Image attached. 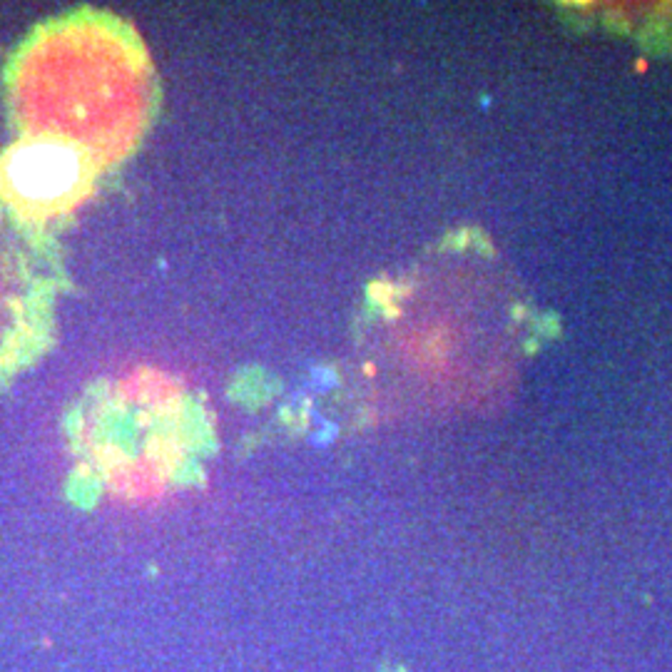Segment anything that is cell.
<instances>
[{
    "instance_id": "obj_1",
    "label": "cell",
    "mask_w": 672,
    "mask_h": 672,
    "mask_svg": "<svg viewBox=\"0 0 672 672\" xmlns=\"http://www.w3.org/2000/svg\"><path fill=\"white\" fill-rule=\"evenodd\" d=\"M90 157L65 140H35L11 152L6 184L30 212H55L72 204L90 179Z\"/></svg>"
}]
</instances>
